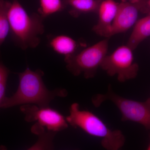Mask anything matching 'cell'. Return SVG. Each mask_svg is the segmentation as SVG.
Here are the masks:
<instances>
[{"label": "cell", "instance_id": "277c9868", "mask_svg": "<svg viewBox=\"0 0 150 150\" xmlns=\"http://www.w3.org/2000/svg\"><path fill=\"white\" fill-rule=\"evenodd\" d=\"M108 48V40L106 38L79 54L65 57L67 70L75 76L83 74L86 79L93 77L107 56Z\"/></svg>", "mask_w": 150, "mask_h": 150}, {"label": "cell", "instance_id": "7c38bea8", "mask_svg": "<svg viewBox=\"0 0 150 150\" xmlns=\"http://www.w3.org/2000/svg\"><path fill=\"white\" fill-rule=\"evenodd\" d=\"M49 45L56 53L65 57L75 54L77 48L76 41L72 38L66 35H59L51 38Z\"/></svg>", "mask_w": 150, "mask_h": 150}, {"label": "cell", "instance_id": "2e32d148", "mask_svg": "<svg viewBox=\"0 0 150 150\" xmlns=\"http://www.w3.org/2000/svg\"><path fill=\"white\" fill-rule=\"evenodd\" d=\"M9 71L2 63L0 62V83L7 82Z\"/></svg>", "mask_w": 150, "mask_h": 150}, {"label": "cell", "instance_id": "ac0fdd59", "mask_svg": "<svg viewBox=\"0 0 150 150\" xmlns=\"http://www.w3.org/2000/svg\"><path fill=\"white\" fill-rule=\"evenodd\" d=\"M6 83L4 82L0 83V106L4 99L5 96Z\"/></svg>", "mask_w": 150, "mask_h": 150}, {"label": "cell", "instance_id": "d6986e66", "mask_svg": "<svg viewBox=\"0 0 150 150\" xmlns=\"http://www.w3.org/2000/svg\"><path fill=\"white\" fill-rule=\"evenodd\" d=\"M0 150H8V149L6 146L1 145L0 146Z\"/></svg>", "mask_w": 150, "mask_h": 150}, {"label": "cell", "instance_id": "8992f818", "mask_svg": "<svg viewBox=\"0 0 150 150\" xmlns=\"http://www.w3.org/2000/svg\"><path fill=\"white\" fill-rule=\"evenodd\" d=\"M100 67L109 76H117L121 82L136 77L139 69L134 62L133 50L127 45L119 46L105 56Z\"/></svg>", "mask_w": 150, "mask_h": 150}, {"label": "cell", "instance_id": "6da1fadb", "mask_svg": "<svg viewBox=\"0 0 150 150\" xmlns=\"http://www.w3.org/2000/svg\"><path fill=\"white\" fill-rule=\"evenodd\" d=\"M18 74L19 85L17 90L12 96L5 98L1 108L31 104L39 107H48L55 98L67 96V91L64 89L56 88L52 91L47 89L42 79L44 73L41 70L33 71L27 67L24 71Z\"/></svg>", "mask_w": 150, "mask_h": 150}, {"label": "cell", "instance_id": "9a60e30c", "mask_svg": "<svg viewBox=\"0 0 150 150\" xmlns=\"http://www.w3.org/2000/svg\"><path fill=\"white\" fill-rule=\"evenodd\" d=\"M64 8L62 0H40L39 14L44 18L61 11Z\"/></svg>", "mask_w": 150, "mask_h": 150}, {"label": "cell", "instance_id": "5bb4252c", "mask_svg": "<svg viewBox=\"0 0 150 150\" xmlns=\"http://www.w3.org/2000/svg\"><path fill=\"white\" fill-rule=\"evenodd\" d=\"M11 2L0 0V46L2 45L10 31L8 11Z\"/></svg>", "mask_w": 150, "mask_h": 150}, {"label": "cell", "instance_id": "44dd1931", "mask_svg": "<svg viewBox=\"0 0 150 150\" xmlns=\"http://www.w3.org/2000/svg\"><path fill=\"white\" fill-rule=\"evenodd\" d=\"M146 150H150V143L149 146H148L147 149Z\"/></svg>", "mask_w": 150, "mask_h": 150}, {"label": "cell", "instance_id": "5b68a950", "mask_svg": "<svg viewBox=\"0 0 150 150\" xmlns=\"http://www.w3.org/2000/svg\"><path fill=\"white\" fill-rule=\"evenodd\" d=\"M106 100L112 101L117 106L122 115L123 121H131L142 125L150 130V98L144 102L127 99L116 94L109 88L105 94H97L92 99L97 107Z\"/></svg>", "mask_w": 150, "mask_h": 150}, {"label": "cell", "instance_id": "7a4b0ae2", "mask_svg": "<svg viewBox=\"0 0 150 150\" xmlns=\"http://www.w3.org/2000/svg\"><path fill=\"white\" fill-rule=\"evenodd\" d=\"M8 18L12 38L17 46L25 50L39 45L44 31L43 17L29 15L17 0H13L9 8Z\"/></svg>", "mask_w": 150, "mask_h": 150}, {"label": "cell", "instance_id": "9c48e42d", "mask_svg": "<svg viewBox=\"0 0 150 150\" xmlns=\"http://www.w3.org/2000/svg\"><path fill=\"white\" fill-rule=\"evenodd\" d=\"M118 6V4L113 0H104L100 2L98 9V21L93 28L96 33L107 38L110 37L111 26Z\"/></svg>", "mask_w": 150, "mask_h": 150}, {"label": "cell", "instance_id": "ffe728a7", "mask_svg": "<svg viewBox=\"0 0 150 150\" xmlns=\"http://www.w3.org/2000/svg\"><path fill=\"white\" fill-rule=\"evenodd\" d=\"M147 5L148 8L150 10V0H148L147 1Z\"/></svg>", "mask_w": 150, "mask_h": 150}, {"label": "cell", "instance_id": "e0dca14e", "mask_svg": "<svg viewBox=\"0 0 150 150\" xmlns=\"http://www.w3.org/2000/svg\"><path fill=\"white\" fill-rule=\"evenodd\" d=\"M148 0H127V1L135 4L139 5L144 8L147 11H149L147 5Z\"/></svg>", "mask_w": 150, "mask_h": 150}, {"label": "cell", "instance_id": "ba28073f", "mask_svg": "<svg viewBox=\"0 0 150 150\" xmlns=\"http://www.w3.org/2000/svg\"><path fill=\"white\" fill-rule=\"evenodd\" d=\"M139 11L146 13L145 9L139 5L126 1L118 4V11L112 23L110 37L126 32L136 24Z\"/></svg>", "mask_w": 150, "mask_h": 150}, {"label": "cell", "instance_id": "4fadbf2b", "mask_svg": "<svg viewBox=\"0 0 150 150\" xmlns=\"http://www.w3.org/2000/svg\"><path fill=\"white\" fill-rule=\"evenodd\" d=\"M65 4L71 8L74 15L98 11L100 2L98 0H64Z\"/></svg>", "mask_w": 150, "mask_h": 150}, {"label": "cell", "instance_id": "52a82bcc", "mask_svg": "<svg viewBox=\"0 0 150 150\" xmlns=\"http://www.w3.org/2000/svg\"><path fill=\"white\" fill-rule=\"evenodd\" d=\"M20 110L28 122L37 121L38 123L48 131L57 133L68 128L66 118L57 110L50 107H39L35 105H21Z\"/></svg>", "mask_w": 150, "mask_h": 150}, {"label": "cell", "instance_id": "3957f363", "mask_svg": "<svg viewBox=\"0 0 150 150\" xmlns=\"http://www.w3.org/2000/svg\"><path fill=\"white\" fill-rule=\"evenodd\" d=\"M69 112L66 117L68 124L75 128H80L91 136L101 138V145L106 150H119L124 145L125 138L121 131L110 130L93 112L80 110L79 103H73Z\"/></svg>", "mask_w": 150, "mask_h": 150}, {"label": "cell", "instance_id": "30bf717a", "mask_svg": "<svg viewBox=\"0 0 150 150\" xmlns=\"http://www.w3.org/2000/svg\"><path fill=\"white\" fill-rule=\"evenodd\" d=\"M150 36V14L137 21L134 25L127 45L133 51L146 38Z\"/></svg>", "mask_w": 150, "mask_h": 150}, {"label": "cell", "instance_id": "8fae6325", "mask_svg": "<svg viewBox=\"0 0 150 150\" xmlns=\"http://www.w3.org/2000/svg\"><path fill=\"white\" fill-rule=\"evenodd\" d=\"M31 131L38 136V139L27 150H54V141L56 132L46 130L38 123L32 126Z\"/></svg>", "mask_w": 150, "mask_h": 150}]
</instances>
